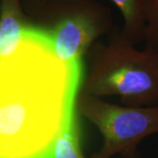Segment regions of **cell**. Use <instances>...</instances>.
Masks as SVG:
<instances>
[{
	"label": "cell",
	"mask_w": 158,
	"mask_h": 158,
	"mask_svg": "<svg viewBox=\"0 0 158 158\" xmlns=\"http://www.w3.org/2000/svg\"><path fill=\"white\" fill-rule=\"evenodd\" d=\"M23 7L32 23L39 17L50 0H21Z\"/></svg>",
	"instance_id": "9c48e42d"
},
{
	"label": "cell",
	"mask_w": 158,
	"mask_h": 158,
	"mask_svg": "<svg viewBox=\"0 0 158 158\" xmlns=\"http://www.w3.org/2000/svg\"><path fill=\"white\" fill-rule=\"evenodd\" d=\"M120 11L123 19L122 32L135 45L144 40L145 1L146 0H109Z\"/></svg>",
	"instance_id": "8992f818"
},
{
	"label": "cell",
	"mask_w": 158,
	"mask_h": 158,
	"mask_svg": "<svg viewBox=\"0 0 158 158\" xmlns=\"http://www.w3.org/2000/svg\"><path fill=\"white\" fill-rule=\"evenodd\" d=\"M53 158H86L81 147L77 115L58 136L54 147Z\"/></svg>",
	"instance_id": "52a82bcc"
},
{
	"label": "cell",
	"mask_w": 158,
	"mask_h": 158,
	"mask_svg": "<svg viewBox=\"0 0 158 158\" xmlns=\"http://www.w3.org/2000/svg\"><path fill=\"white\" fill-rule=\"evenodd\" d=\"M33 25L68 63L83 62L98 39L115 28L112 11L98 0H50Z\"/></svg>",
	"instance_id": "3957f363"
},
{
	"label": "cell",
	"mask_w": 158,
	"mask_h": 158,
	"mask_svg": "<svg viewBox=\"0 0 158 158\" xmlns=\"http://www.w3.org/2000/svg\"><path fill=\"white\" fill-rule=\"evenodd\" d=\"M83 62L56 56L33 26L11 56L0 59V158H53L59 135L77 114Z\"/></svg>",
	"instance_id": "6da1fadb"
},
{
	"label": "cell",
	"mask_w": 158,
	"mask_h": 158,
	"mask_svg": "<svg viewBox=\"0 0 158 158\" xmlns=\"http://www.w3.org/2000/svg\"><path fill=\"white\" fill-rule=\"evenodd\" d=\"M86 56L88 69L80 93L99 98L118 96L125 106H158V53L139 50L115 27Z\"/></svg>",
	"instance_id": "7a4b0ae2"
},
{
	"label": "cell",
	"mask_w": 158,
	"mask_h": 158,
	"mask_svg": "<svg viewBox=\"0 0 158 158\" xmlns=\"http://www.w3.org/2000/svg\"><path fill=\"white\" fill-rule=\"evenodd\" d=\"M77 112L101 134V147L91 158H112L118 154L123 158H141L139 144L145 138L158 134V106H118L79 93Z\"/></svg>",
	"instance_id": "277c9868"
},
{
	"label": "cell",
	"mask_w": 158,
	"mask_h": 158,
	"mask_svg": "<svg viewBox=\"0 0 158 158\" xmlns=\"http://www.w3.org/2000/svg\"><path fill=\"white\" fill-rule=\"evenodd\" d=\"M144 49L158 53V0L145 1Z\"/></svg>",
	"instance_id": "ba28073f"
},
{
	"label": "cell",
	"mask_w": 158,
	"mask_h": 158,
	"mask_svg": "<svg viewBox=\"0 0 158 158\" xmlns=\"http://www.w3.org/2000/svg\"><path fill=\"white\" fill-rule=\"evenodd\" d=\"M33 26L21 0H0V59L17 49Z\"/></svg>",
	"instance_id": "5b68a950"
}]
</instances>
